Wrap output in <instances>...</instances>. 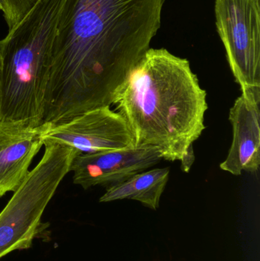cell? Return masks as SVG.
Returning <instances> with one entry per match:
<instances>
[{"mask_svg":"<svg viewBox=\"0 0 260 261\" xmlns=\"http://www.w3.org/2000/svg\"><path fill=\"white\" fill-rule=\"evenodd\" d=\"M38 0H2L3 12L9 31L12 30L27 15Z\"/></svg>","mask_w":260,"mask_h":261,"instance_id":"11","label":"cell"},{"mask_svg":"<svg viewBox=\"0 0 260 261\" xmlns=\"http://www.w3.org/2000/svg\"><path fill=\"white\" fill-rule=\"evenodd\" d=\"M0 10H3V4H2V0H0Z\"/></svg>","mask_w":260,"mask_h":261,"instance_id":"13","label":"cell"},{"mask_svg":"<svg viewBox=\"0 0 260 261\" xmlns=\"http://www.w3.org/2000/svg\"><path fill=\"white\" fill-rule=\"evenodd\" d=\"M166 0H66L52 46L43 123L99 107L151 47Z\"/></svg>","mask_w":260,"mask_h":261,"instance_id":"1","label":"cell"},{"mask_svg":"<svg viewBox=\"0 0 260 261\" xmlns=\"http://www.w3.org/2000/svg\"><path fill=\"white\" fill-rule=\"evenodd\" d=\"M112 105L126 120L135 146L181 161L206 129L207 93L186 58L150 48L116 93Z\"/></svg>","mask_w":260,"mask_h":261,"instance_id":"2","label":"cell"},{"mask_svg":"<svg viewBox=\"0 0 260 261\" xmlns=\"http://www.w3.org/2000/svg\"><path fill=\"white\" fill-rule=\"evenodd\" d=\"M215 19L241 90L260 89V0H215Z\"/></svg>","mask_w":260,"mask_h":261,"instance_id":"5","label":"cell"},{"mask_svg":"<svg viewBox=\"0 0 260 261\" xmlns=\"http://www.w3.org/2000/svg\"><path fill=\"white\" fill-rule=\"evenodd\" d=\"M169 167L154 168L137 173L123 182L106 187L100 202L122 199L138 201L148 208L157 210L169 181Z\"/></svg>","mask_w":260,"mask_h":261,"instance_id":"10","label":"cell"},{"mask_svg":"<svg viewBox=\"0 0 260 261\" xmlns=\"http://www.w3.org/2000/svg\"><path fill=\"white\" fill-rule=\"evenodd\" d=\"M0 73H1V55H0Z\"/></svg>","mask_w":260,"mask_h":261,"instance_id":"14","label":"cell"},{"mask_svg":"<svg viewBox=\"0 0 260 261\" xmlns=\"http://www.w3.org/2000/svg\"><path fill=\"white\" fill-rule=\"evenodd\" d=\"M49 126L0 123V198L15 193L25 180L34 158L44 145Z\"/></svg>","mask_w":260,"mask_h":261,"instance_id":"9","label":"cell"},{"mask_svg":"<svg viewBox=\"0 0 260 261\" xmlns=\"http://www.w3.org/2000/svg\"><path fill=\"white\" fill-rule=\"evenodd\" d=\"M194 161H195V153H194L193 146H192L188 149L187 151L183 156V159L180 161L182 170L186 173H189Z\"/></svg>","mask_w":260,"mask_h":261,"instance_id":"12","label":"cell"},{"mask_svg":"<svg viewBox=\"0 0 260 261\" xmlns=\"http://www.w3.org/2000/svg\"><path fill=\"white\" fill-rule=\"evenodd\" d=\"M44 145L41 161L0 213V259L29 249L37 239L49 238L50 224L42 222L43 215L75 156L81 153L52 140L44 139Z\"/></svg>","mask_w":260,"mask_h":261,"instance_id":"4","label":"cell"},{"mask_svg":"<svg viewBox=\"0 0 260 261\" xmlns=\"http://www.w3.org/2000/svg\"><path fill=\"white\" fill-rule=\"evenodd\" d=\"M229 113L233 141L220 168L235 176L254 173L260 165V89L241 90Z\"/></svg>","mask_w":260,"mask_h":261,"instance_id":"8","label":"cell"},{"mask_svg":"<svg viewBox=\"0 0 260 261\" xmlns=\"http://www.w3.org/2000/svg\"><path fill=\"white\" fill-rule=\"evenodd\" d=\"M163 161L157 149L150 146L76 155L70 166L73 182L88 190L108 187L149 170Z\"/></svg>","mask_w":260,"mask_h":261,"instance_id":"7","label":"cell"},{"mask_svg":"<svg viewBox=\"0 0 260 261\" xmlns=\"http://www.w3.org/2000/svg\"><path fill=\"white\" fill-rule=\"evenodd\" d=\"M44 139L70 146L85 153L136 147L134 135L126 120L110 107L93 109L73 119L50 125Z\"/></svg>","mask_w":260,"mask_h":261,"instance_id":"6","label":"cell"},{"mask_svg":"<svg viewBox=\"0 0 260 261\" xmlns=\"http://www.w3.org/2000/svg\"><path fill=\"white\" fill-rule=\"evenodd\" d=\"M66 0H38L0 41V123L43 124L52 46Z\"/></svg>","mask_w":260,"mask_h":261,"instance_id":"3","label":"cell"}]
</instances>
